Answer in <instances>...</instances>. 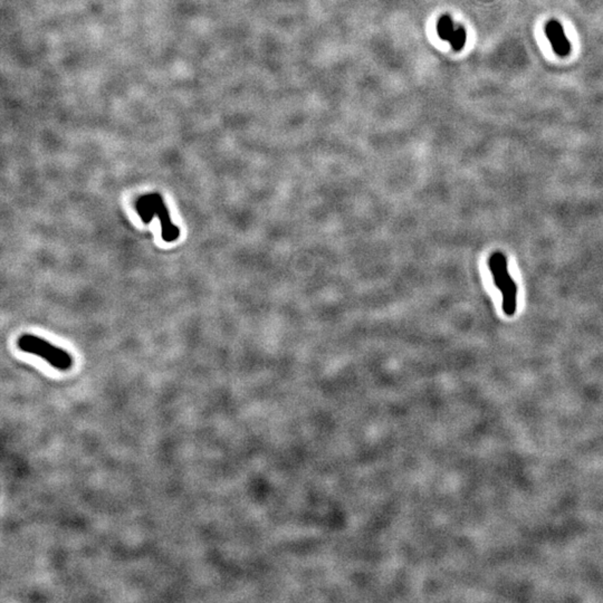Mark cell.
I'll return each mask as SVG.
<instances>
[{"label": "cell", "mask_w": 603, "mask_h": 603, "mask_svg": "<svg viewBox=\"0 0 603 603\" xmlns=\"http://www.w3.org/2000/svg\"><path fill=\"white\" fill-rule=\"evenodd\" d=\"M18 347L26 353L39 356L53 368L67 371L73 366V358L67 351L62 350L46 340L33 334H24L18 339Z\"/></svg>", "instance_id": "1"}, {"label": "cell", "mask_w": 603, "mask_h": 603, "mask_svg": "<svg viewBox=\"0 0 603 603\" xmlns=\"http://www.w3.org/2000/svg\"><path fill=\"white\" fill-rule=\"evenodd\" d=\"M488 268L493 275L495 286L503 295V311L512 317L516 311L518 286L507 270V261L504 254L496 251L488 259Z\"/></svg>", "instance_id": "2"}, {"label": "cell", "mask_w": 603, "mask_h": 603, "mask_svg": "<svg viewBox=\"0 0 603 603\" xmlns=\"http://www.w3.org/2000/svg\"><path fill=\"white\" fill-rule=\"evenodd\" d=\"M149 199L155 215L158 216L159 221H160L162 240L167 242H174V240H178L180 229L174 226L171 221L170 214H169L168 208L165 207L162 197L159 193H150Z\"/></svg>", "instance_id": "3"}, {"label": "cell", "mask_w": 603, "mask_h": 603, "mask_svg": "<svg viewBox=\"0 0 603 603\" xmlns=\"http://www.w3.org/2000/svg\"><path fill=\"white\" fill-rule=\"evenodd\" d=\"M546 34L555 54L567 56L570 54L571 45L565 36L564 29L557 20H550L546 26Z\"/></svg>", "instance_id": "4"}, {"label": "cell", "mask_w": 603, "mask_h": 603, "mask_svg": "<svg viewBox=\"0 0 603 603\" xmlns=\"http://www.w3.org/2000/svg\"><path fill=\"white\" fill-rule=\"evenodd\" d=\"M456 27L457 26H455L452 18L448 15H445V16H441L439 18L438 22H437V33H438L439 37L441 39L449 41L452 39V35H454Z\"/></svg>", "instance_id": "5"}, {"label": "cell", "mask_w": 603, "mask_h": 603, "mask_svg": "<svg viewBox=\"0 0 603 603\" xmlns=\"http://www.w3.org/2000/svg\"><path fill=\"white\" fill-rule=\"evenodd\" d=\"M137 212L139 216L144 223H149L152 221V217L155 216V212L152 209L151 202H150L149 195L140 197L137 201Z\"/></svg>", "instance_id": "6"}, {"label": "cell", "mask_w": 603, "mask_h": 603, "mask_svg": "<svg viewBox=\"0 0 603 603\" xmlns=\"http://www.w3.org/2000/svg\"><path fill=\"white\" fill-rule=\"evenodd\" d=\"M466 41H467V34H466L465 29L462 26H457L455 29L454 35L448 43L452 45V50L458 52V50H463Z\"/></svg>", "instance_id": "7"}]
</instances>
